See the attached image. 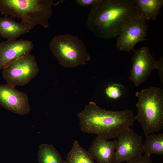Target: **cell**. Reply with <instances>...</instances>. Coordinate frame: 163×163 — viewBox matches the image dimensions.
Wrapping results in <instances>:
<instances>
[{
  "label": "cell",
  "instance_id": "obj_1",
  "mask_svg": "<svg viewBox=\"0 0 163 163\" xmlns=\"http://www.w3.org/2000/svg\"><path fill=\"white\" fill-rule=\"evenodd\" d=\"M140 17L135 0H102L91 6L87 24L95 37L108 39L119 36L127 23Z\"/></svg>",
  "mask_w": 163,
  "mask_h": 163
},
{
  "label": "cell",
  "instance_id": "obj_2",
  "mask_svg": "<svg viewBox=\"0 0 163 163\" xmlns=\"http://www.w3.org/2000/svg\"><path fill=\"white\" fill-rule=\"evenodd\" d=\"M81 130L94 133L107 139H115L123 130L134 124L135 116L129 109L121 111L107 110L90 102L78 113Z\"/></svg>",
  "mask_w": 163,
  "mask_h": 163
},
{
  "label": "cell",
  "instance_id": "obj_3",
  "mask_svg": "<svg viewBox=\"0 0 163 163\" xmlns=\"http://www.w3.org/2000/svg\"><path fill=\"white\" fill-rule=\"evenodd\" d=\"M55 5L53 0H0V12L20 19L31 28L37 25L47 28Z\"/></svg>",
  "mask_w": 163,
  "mask_h": 163
},
{
  "label": "cell",
  "instance_id": "obj_4",
  "mask_svg": "<svg viewBox=\"0 0 163 163\" xmlns=\"http://www.w3.org/2000/svg\"><path fill=\"white\" fill-rule=\"evenodd\" d=\"M136 107L138 113L136 120L140 124L144 134L149 135L163 128V90L151 86L137 91Z\"/></svg>",
  "mask_w": 163,
  "mask_h": 163
},
{
  "label": "cell",
  "instance_id": "obj_5",
  "mask_svg": "<svg viewBox=\"0 0 163 163\" xmlns=\"http://www.w3.org/2000/svg\"><path fill=\"white\" fill-rule=\"evenodd\" d=\"M50 49L59 65L66 68H74L85 64L91 59L85 44L78 36L65 34L53 37Z\"/></svg>",
  "mask_w": 163,
  "mask_h": 163
},
{
  "label": "cell",
  "instance_id": "obj_6",
  "mask_svg": "<svg viewBox=\"0 0 163 163\" xmlns=\"http://www.w3.org/2000/svg\"><path fill=\"white\" fill-rule=\"evenodd\" d=\"M39 71L35 56L29 53L9 63L3 69L2 75L7 84L15 88L28 84L36 76Z\"/></svg>",
  "mask_w": 163,
  "mask_h": 163
},
{
  "label": "cell",
  "instance_id": "obj_7",
  "mask_svg": "<svg viewBox=\"0 0 163 163\" xmlns=\"http://www.w3.org/2000/svg\"><path fill=\"white\" fill-rule=\"evenodd\" d=\"M134 51L129 79L135 86H138L144 82L152 71L157 69L158 70L160 79L163 83V57L156 61L147 46L142 47Z\"/></svg>",
  "mask_w": 163,
  "mask_h": 163
},
{
  "label": "cell",
  "instance_id": "obj_8",
  "mask_svg": "<svg viewBox=\"0 0 163 163\" xmlns=\"http://www.w3.org/2000/svg\"><path fill=\"white\" fill-rule=\"evenodd\" d=\"M117 145L113 163H121L135 159L142 156L144 152L142 138L129 127L117 135Z\"/></svg>",
  "mask_w": 163,
  "mask_h": 163
},
{
  "label": "cell",
  "instance_id": "obj_9",
  "mask_svg": "<svg viewBox=\"0 0 163 163\" xmlns=\"http://www.w3.org/2000/svg\"><path fill=\"white\" fill-rule=\"evenodd\" d=\"M148 29L146 20L143 18L132 20L122 29L117 39L116 47L123 51H134V47L137 43L147 40Z\"/></svg>",
  "mask_w": 163,
  "mask_h": 163
},
{
  "label": "cell",
  "instance_id": "obj_10",
  "mask_svg": "<svg viewBox=\"0 0 163 163\" xmlns=\"http://www.w3.org/2000/svg\"><path fill=\"white\" fill-rule=\"evenodd\" d=\"M0 105L20 115H26L30 110L28 95L7 84H0Z\"/></svg>",
  "mask_w": 163,
  "mask_h": 163
},
{
  "label": "cell",
  "instance_id": "obj_11",
  "mask_svg": "<svg viewBox=\"0 0 163 163\" xmlns=\"http://www.w3.org/2000/svg\"><path fill=\"white\" fill-rule=\"evenodd\" d=\"M34 47L30 40H7L0 43V70L18 58L30 53Z\"/></svg>",
  "mask_w": 163,
  "mask_h": 163
},
{
  "label": "cell",
  "instance_id": "obj_12",
  "mask_svg": "<svg viewBox=\"0 0 163 163\" xmlns=\"http://www.w3.org/2000/svg\"><path fill=\"white\" fill-rule=\"evenodd\" d=\"M117 140L109 141L99 136L93 140L88 152L97 163H113Z\"/></svg>",
  "mask_w": 163,
  "mask_h": 163
},
{
  "label": "cell",
  "instance_id": "obj_13",
  "mask_svg": "<svg viewBox=\"0 0 163 163\" xmlns=\"http://www.w3.org/2000/svg\"><path fill=\"white\" fill-rule=\"evenodd\" d=\"M31 28L17 22L7 15L0 17V35L7 40H16L21 36L29 32Z\"/></svg>",
  "mask_w": 163,
  "mask_h": 163
},
{
  "label": "cell",
  "instance_id": "obj_14",
  "mask_svg": "<svg viewBox=\"0 0 163 163\" xmlns=\"http://www.w3.org/2000/svg\"><path fill=\"white\" fill-rule=\"evenodd\" d=\"M103 93L108 100L116 104L126 101L128 98L129 90L125 82L115 78L105 86Z\"/></svg>",
  "mask_w": 163,
  "mask_h": 163
},
{
  "label": "cell",
  "instance_id": "obj_15",
  "mask_svg": "<svg viewBox=\"0 0 163 163\" xmlns=\"http://www.w3.org/2000/svg\"><path fill=\"white\" fill-rule=\"evenodd\" d=\"M138 13L141 18L146 20L155 21L161 12L163 0H135Z\"/></svg>",
  "mask_w": 163,
  "mask_h": 163
},
{
  "label": "cell",
  "instance_id": "obj_16",
  "mask_svg": "<svg viewBox=\"0 0 163 163\" xmlns=\"http://www.w3.org/2000/svg\"><path fill=\"white\" fill-rule=\"evenodd\" d=\"M39 163H65V161L52 144L40 145L37 154Z\"/></svg>",
  "mask_w": 163,
  "mask_h": 163
},
{
  "label": "cell",
  "instance_id": "obj_17",
  "mask_svg": "<svg viewBox=\"0 0 163 163\" xmlns=\"http://www.w3.org/2000/svg\"><path fill=\"white\" fill-rule=\"evenodd\" d=\"M65 163H95L87 151L75 140L68 153Z\"/></svg>",
  "mask_w": 163,
  "mask_h": 163
},
{
  "label": "cell",
  "instance_id": "obj_18",
  "mask_svg": "<svg viewBox=\"0 0 163 163\" xmlns=\"http://www.w3.org/2000/svg\"><path fill=\"white\" fill-rule=\"evenodd\" d=\"M146 137L143 144L144 152L150 155H163V133H151Z\"/></svg>",
  "mask_w": 163,
  "mask_h": 163
},
{
  "label": "cell",
  "instance_id": "obj_19",
  "mask_svg": "<svg viewBox=\"0 0 163 163\" xmlns=\"http://www.w3.org/2000/svg\"><path fill=\"white\" fill-rule=\"evenodd\" d=\"M150 155L148 154H145L138 158L127 161L126 163H152Z\"/></svg>",
  "mask_w": 163,
  "mask_h": 163
},
{
  "label": "cell",
  "instance_id": "obj_20",
  "mask_svg": "<svg viewBox=\"0 0 163 163\" xmlns=\"http://www.w3.org/2000/svg\"><path fill=\"white\" fill-rule=\"evenodd\" d=\"M102 0H76V3L82 7L88 6L90 5L91 6L96 5L100 2Z\"/></svg>",
  "mask_w": 163,
  "mask_h": 163
}]
</instances>
